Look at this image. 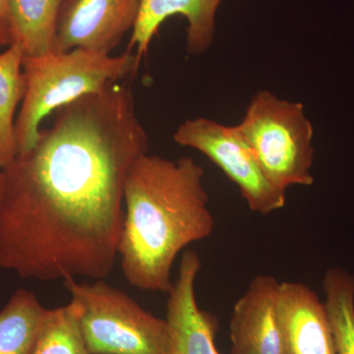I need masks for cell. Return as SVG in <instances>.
Listing matches in <instances>:
<instances>
[{"label":"cell","instance_id":"1","mask_svg":"<svg viewBox=\"0 0 354 354\" xmlns=\"http://www.w3.org/2000/svg\"><path fill=\"white\" fill-rule=\"evenodd\" d=\"M148 148L125 81L57 109L36 145L3 169L0 269L41 281L109 276L125 179Z\"/></svg>","mask_w":354,"mask_h":354},{"label":"cell","instance_id":"2","mask_svg":"<svg viewBox=\"0 0 354 354\" xmlns=\"http://www.w3.org/2000/svg\"><path fill=\"white\" fill-rule=\"evenodd\" d=\"M204 169L194 158L148 153L133 162L123 190L125 205L118 255L130 286L169 295L171 269L185 247L215 230Z\"/></svg>","mask_w":354,"mask_h":354},{"label":"cell","instance_id":"3","mask_svg":"<svg viewBox=\"0 0 354 354\" xmlns=\"http://www.w3.org/2000/svg\"><path fill=\"white\" fill-rule=\"evenodd\" d=\"M140 64L141 60L129 50L111 55L74 48L41 57L24 55L26 93L15 121L17 155L36 145L46 116L83 95L132 77Z\"/></svg>","mask_w":354,"mask_h":354},{"label":"cell","instance_id":"4","mask_svg":"<svg viewBox=\"0 0 354 354\" xmlns=\"http://www.w3.org/2000/svg\"><path fill=\"white\" fill-rule=\"evenodd\" d=\"M91 354H171L167 320L102 279L64 281Z\"/></svg>","mask_w":354,"mask_h":354},{"label":"cell","instance_id":"5","mask_svg":"<svg viewBox=\"0 0 354 354\" xmlns=\"http://www.w3.org/2000/svg\"><path fill=\"white\" fill-rule=\"evenodd\" d=\"M237 127L274 186L286 191L290 186L314 183V130L301 102L261 91Z\"/></svg>","mask_w":354,"mask_h":354},{"label":"cell","instance_id":"6","mask_svg":"<svg viewBox=\"0 0 354 354\" xmlns=\"http://www.w3.org/2000/svg\"><path fill=\"white\" fill-rule=\"evenodd\" d=\"M174 140L178 145L199 151L239 187L249 209L270 215L286 206V191L269 180L252 149L237 125L195 118L181 123Z\"/></svg>","mask_w":354,"mask_h":354},{"label":"cell","instance_id":"7","mask_svg":"<svg viewBox=\"0 0 354 354\" xmlns=\"http://www.w3.org/2000/svg\"><path fill=\"white\" fill-rule=\"evenodd\" d=\"M142 0H64L58 15L55 53L74 48L111 55L133 31Z\"/></svg>","mask_w":354,"mask_h":354},{"label":"cell","instance_id":"8","mask_svg":"<svg viewBox=\"0 0 354 354\" xmlns=\"http://www.w3.org/2000/svg\"><path fill=\"white\" fill-rule=\"evenodd\" d=\"M279 291L281 283L271 274L252 279L232 310V354H286Z\"/></svg>","mask_w":354,"mask_h":354},{"label":"cell","instance_id":"9","mask_svg":"<svg viewBox=\"0 0 354 354\" xmlns=\"http://www.w3.org/2000/svg\"><path fill=\"white\" fill-rule=\"evenodd\" d=\"M202 263L195 251L181 256L178 277L169 291L167 320L171 354H221L215 344L218 319L198 306L195 283Z\"/></svg>","mask_w":354,"mask_h":354},{"label":"cell","instance_id":"10","mask_svg":"<svg viewBox=\"0 0 354 354\" xmlns=\"http://www.w3.org/2000/svg\"><path fill=\"white\" fill-rule=\"evenodd\" d=\"M223 0H142L138 19L127 50L139 59L148 53L160 26L172 16L181 15L187 22L186 48L191 55L206 53L214 43L216 16Z\"/></svg>","mask_w":354,"mask_h":354},{"label":"cell","instance_id":"11","mask_svg":"<svg viewBox=\"0 0 354 354\" xmlns=\"http://www.w3.org/2000/svg\"><path fill=\"white\" fill-rule=\"evenodd\" d=\"M279 318L286 354H337L327 309L308 286L281 283Z\"/></svg>","mask_w":354,"mask_h":354},{"label":"cell","instance_id":"12","mask_svg":"<svg viewBox=\"0 0 354 354\" xmlns=\"http://www.w3.org/2000/svg\"><path fill=\"white\" fill-rule=\"evenodd\" d=\"M64 0H9V27L25 57L55 53L58 15Z\"/></svg>","mask_w":354,"mask_h":354},{"label":"cell","instance_id":"13","mask_svg":"<svg viewBox=\"0 0 354 354\" xmlns=\"http://www.w3.org/2000/svg\"><path fill=\"white\" fill-rule=\"evenodd\" d=\"M23 59L24 51L17 41L0 53V167L2 169L17 156L15 113L26 93Z\"/></svg>","mask_w":354,"mask_h":354},{"label":"cell","instance_id":"14","mask_svg":"<svg viewBox=\"0 0 354 354\" xmlns=\"http://www.w3.org/2000/svg\"><path fill=\"white\" fill-rule=\"evenodd\" d=\"M46 310L32 291L16 290L0 310V354H31Z\"/></svg>","mask_w":354,"mask_h":354},{"label":"cell","instance_id":"15","mask_svg":"<svg viewBox=\"0 0 354 354\" xmlns=\"http://www.w3.org/2000/svg\"><path fill=\"white\" fill-rule=\"evenodd\" d=\"M323 290L337 354H354V274L330 268L324 274Z\"/></svg>","mask_w":354,"mask_h":354},{"label":"cell","instance_id":"16","mask_svg":"<svg viewBox=\"0 0 354 354\" xmlns=\"http://www.w3.org/2000/svg\"><path fill=\"white\" fill-rule=\"evenodd\" d=\"M31 354H91L71 301L46 310Z\"/></svg>","mask_w":354,"mask_h":354},{"label":"cell","instance_id":"17","mask_svg":"<svg viewBox=\"0 0 354 354\" xmlns=\"http://www.w3.org/2000/svg\"><path fill=\"white\" fill-rule=\"evenodd\" d=\"M14 43V37L8 26L0 23V46H9Z\"/></svg>","mask_w":354,"mask_h":354},{"label":"cell","instance_id":"18","mask_svg":"<svg viewBox=\"0 0 354 354\" xmlns=\"http://www.w3.org/2000/svg\"><path fill=\"white\" fill-rule=\"evenodd\" d=\"M8 1L9 0H0V23L9 27Z\"/></svg>","mask_w":354,"mask_h":354},{"label":"cell","instance_id":"19","mask_svg":"<svg viewBox=\"0 0 354 354\" xmlns=\"http://www.w3.org/2000/svg\"><path fill=\"white\" fill-rule=\"evenodd\" d=\"M4 176L3 169L0 167V204H1L2 195H3Z\"/></svg>","mask_w":354,"mask_h":354}]
</instances>
